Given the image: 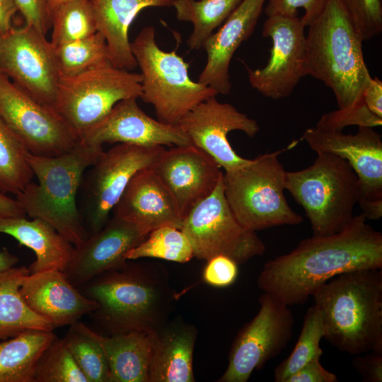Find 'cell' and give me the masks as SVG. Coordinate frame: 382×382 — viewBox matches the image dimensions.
I'll return each instance as SVG.
<instances>
[{
    "label": "cell",
    "mask_w": 382,
    "mask_h": 382,
    "mask_svg": "<svg viewBox=\"0 0 382 382\" xmlns=\"http://www.w3.org/2000/svg\"><path fill=\"white\" fill-rule=\"evenodd\" d=\"M361 213L340 232L302 240L289 253L268 260L260 289L290 306L306 303L328 281L342 273L382 268V234Z\"/></svg>",
    "instance_id": "1"
},
{
    "label": "cell",
    "mask_w": 382,
    "mask_h": 382,
    "mask_svg": "<svg viewBox=\"0 0 382 382\" xmlns=\"http://www.w3.org/2000/svg\"><path fill=\"white\" fill-rule=\"evenodd\" d=\"M77 288L97 303L89 316L106 335L132 330L156 332L168 321L178 296L163 265L131 260Z\"/></svg>",
    "instance_id": "2"
},
{
    "label": "cell",
    "mask_w": 382,
    "mask_h": 382,
    "mask_svg": "<svg viewBox=\"0 0 382 382\" xmlns=\"http://www.w3.org/2000/svg\"><path fill=\"white\" fill-rule=\"evenodd\" d=\"M312 296L329 343L352 355L382 353L381 269L340 274Z\"/></svg>",
    "instance_id": "3"
},
{
    "label": "cell",
    "mask_w": 382,
    "mask_h": 382,
    "mask_svg": "<svg viewBox=\"0 0 382 382\" xmlns=\"http://www.w3.org/2000/svg\"><path fill=\"white\" fill-rule=\"evenodd\" d=\"M103 151L101 146L78 141L70 151L57 156L27 152L38 183L31 181L16 199L26 215L45 221L74 247L89 236L77 207V193L86 170Z\"/></svg>",
    "instance_id": "4"
},
{
    "label": "cell",
    "mask_w": 382,
    "mask_h": 382,
    "mask_svg": "<svg viewBox=\"0 0 382 382\" xmlns=\"http://www.w3.org/2000/svg\"><path fill=\"white\" fill-rule=\"evenodd\" d=\"M308 27L306 75L332 90L339 108L354 105L371 75L364 62V40L338 0H328Z\"/></svg>",
    "instance_id": "5"
},
{
    "label": "cell",
    "mask_w": 382,
    "mask_h": 382,
    "mask_svg": "<svg viewBox=\"0 0 382 382\" xmlns=\"http://www.w3.org/2000/svg\"><path fill=\"white\" fill-rule=\"evenodd\" d=\"M308 167L286 172L285 190L300 204L313 236L341 231L353 218L359 197L358 177L344 158L326 152Z\"/></svg>",
    "instance_id": "6"
},
{
    "label": "cell",
    "mask_w": 382,
    "mask_h": 382,
    "mask_svg": "<svg viewBox=\"0 0 382 382\" xmlns=\"http://www.w3.org/2000/svg\"><path fill=\"white\" fill-rule=\"evenodd\" d=\"M286 149L259 155L238 169L223 173L226 200L246 229L301 224L303 217L289 205L285 195L286 170L278 156Z\"/></svg>",
    "instance_id": "7"
},
{
    "label": "cell",
    "mask_w": 382,
    "mask_h": 382,
    "mask_svg": "<svg viewBox=\"0 0 382 382\" xmlns=\"http://www.w3.org/2000/svg\"><path fill=\"white\" fill-rule=\"evenodd\" d=\"M155 37V28L146 26L131 42L142 76L140 98L154 106L159 121L178 125L186 113L218 93L192 81L188 74L189 63L175 50H162Z\"/></svg>",
    "instance_id": "8"
},
{
    "label": "cell",
    "mask_w": 382,
    "mask_h": 382,
    "mask_svg": "<svg viewBox=\"0 0 382 382\" xmlns=\"http://www.w3.org/2000/svg\"><path fill=\"white\" fill-rule=\"evenodd\" d=\"M142 76L103 64L81 74L60 77L54 110L81 141L119 101L140 98Z\"/></svg>",
    "instance_id": "9"
},
{
    "label": "cell",
    "mask_w": 382,
    "mask_h": 382,
    "mask_svg": "<svg viewBox=\"0 0 382 382\" xmlns=\"http://www.w3.org/2000/svg\"><path fill=\"white\" fill-rule=\"evenodd\" d=\"M180 230L199 260L222 255L241 265L266 250L256 232L244 228L233 213L225 197L223 175L214 191L184 218Z\"/></svg>",
    "instance_id": "10"
},
{
    "label": "cell",
    "mask_w": 382,
    "mask_h": 382,
    "mask_svg": "<svg viewBox=\"0 0 382 382\" xmlns=\"http://www.w3.org/2000/svg\"><path fill=\"white\" fill-rule=\"evenodd\" d=\"M165 150L162 146L117 144L103 151L83 176L85 220L89 236L109 219L127 185L139 171L154 166Z\"/></svg>",
    "instance_id": "11"
},
{
    "label": "cell",
    "mask_w": 382,
    "mask_h": 382,
    "mask_svg": "<svg viewBox=\"0 0 382 382\" xmlns=\"http://www.w3.org/2000/svg\"><path fill=\"white\" fill-rule=\"evenodd\" d=\"M256 316L238 332L228 364L219 382H246L279 355L291 340L295 318L289 306L267 293L259 299Z\"/></svg>",
    "instance_id": "12"
},
{
    "label": "cell",
    "mask_w": 382,
    "mask_h": 382,
    "mask_svg": "<svg viewBox=\"0 0 382 382\" xmlns=\"http://www.w3.org/2000/svg\"><path fill=\"white\" fill-rule=\"evenodd\" d=\"M0 72L32 98L54 108L60 74L54 47L45 35L25 24L0 35Z\"/></svg>",
    "instance_id": "13"
},
{
    "label": "cell",
    "mask_w": 382,
    "mask_h": 382,
    "mask_svg": "<svg viewBox=\"0 0 382 382\" xmlns=\"http://www.w3.org/2000/svg\"><path fill=\"white\" fill-rule=\"evenodd\" d=\"M301 139L311 149L345 159L359 180L357 203L367 220L382 216V141L373 127H359L354 134L315 127L303 132Z\"/></svg>",
    "instance_id": "14"
},
{
    "label": "cell",
    "mask_w": 382,
    "mask_h": 382,
    "mask_svg": "<svg viewBox=\"0 0 382 382\" xmlns=\"http://www.w3.org/2000/svg\"><path fill=\"white\" fill-rule=\"evenodd\" d=\"M0 117L34 155L59 156L78 142L52 108L32 98L1 72Z\"/></svg>",
    "instance_id": "15"
},
{
    "label": "cell",
    "mask_w": 382,
    "mask_h": 382,
    "mask_svg": "<svg viewBox=\"0 0 382 382\" xmlns=\"http://www.w3.org/2000/svg\"><path fill=\"white\" fill-rule=\"evenodd\" d=\"M305 27L298 16H267L262 36L271 39L270 56L261 69L246 66L253 88L278 100L290 96L301 79L307 76Z\"/></svg>",
    "instance_id": "16"
},
{
    "label": "cell",
    "mask_w": 382,
    "mask_h": 382,
    "mask_svg": "<svg viewBox=\"0 0 382 382\" xmlns=\"http://www.w3.org/2000/svg\"><path fill=\"white\" fill-rule=\"evenodd\" d=\"M198 147L225 171L238 169L250 159L236 154L227 135L238 130L253 137L260 130L256 120L238 111L230 103L219 102L212 96L186 113L178 125Z\"/></svg>",
    "instance_id": "17"
},
{
    "label": "cell",
    "mask_w": 382,
    "mask_h": 382,
    "mask_svg": "<svg viewBox=\"0 0 382 382\" xmlns=\"http://www.w3.org/2000/svg\"><path fill=\"white\" fill-rule=\"evenodd\" d=\"M221 168L194 145L165 149L151 168L172 196L183 219L214 191L223 175Z\"/></svg>",
    "instance_id": "18"
},
{
    "label": "cell",
    "mask_w": 382,
    "mask_h": 382,
    "mask_svg": "<svg viewBox=\"0 0 382 382\" xmlns=\"http://www.w3.org/2000/svg\"><path fill=\"white\" fill-rule=\"evenodd\" d=\"M136 98L122 100L79 142L101 146L104 143L140 146L192 145L177 125L166 124L146 114Z\"/></svg>",
    "instance_id": "19"
},
{
    "label": "cell",
    "mask_w": 382,
    "mask_h": 382,
    "mask_svg": "<svg viewBox=\"0 0 382 382\" xmlns=\"http://www.w3.org/2000/svg\"><path fill=\"white\" fill-rule=\"evenodd\" d=\"M146 237L132 224L112 216L102 228L75 247L64 273L77 287L105 271L123 265L127 261L126 253Z\"/></svg>",
    "instance_id": "20"
},
{
    "label": "cell",
    "mask_w": 382,
    "mask_h": 382,
    "mask_svg": "<svg viewBox=\"0 0 382 382\" xmlns=\"http://www.w3.org/2000/svg\"><path fill=\"white\" fill-rule=\"evenodd\" d=\"M20 292L28 306L54 329L70 325L89 315L97 303L71 284L64 272L50 270L29 273L21 279Z\"/></svg>",
    "instance_id": "21"
},
{
    "label": "cell",
    "mask_w": 382,
    "mask_h": 382,
    "mask_svg": "<svg viewBox=\"0 0 382 382\" xmlns=\"http://www.w3.org/2000/svg\"><path fill=\"white\" fill-rule=\"evenodd\" d=\"M266 0H243L223 24L205 42L207 62L198 82L218 94L231 93L229 66L241 43L253 33Z\"/></svg>",
    "instance_id": "22"
},
{
    "label": "cell",
    "mask_w": 382,
    "mask_h": 382,
    "mask_svg": "<svg viewBox=\"0 0 382 382\" xmlns=\"http://www.w3.org/2000/svg\"><path fill=\"white\" fill-rule=\"evenodd\" d=\"M112 214L134 225L144 236L164 226L180 229L183 221L174 199L151 168L134 175Z\"/></svg>",
    "instance_id": "23"
},
{
    "label": "cell",
    "mask_w": 382,
    "mask_h": 382,
    "mask_svg": "<svg viewBox=\"0 0 382 382\" xmlns=\"http://www.w3.org/2000/svg\"><path fill=\"white\" fill-rule=\"evenodd\" d=\"M197 329L178 318L155 332L149 382H194L193 352Z\"/></svg>",
    "instance_id": "24"
},
{
    "label": "cell",
    "mask_w": 382,
    "mask_h": 382,
    "mask_svg": "<svg viewBox=\"0 0 382 382\" xmlns=\"http://www.w3.org/2000/svg\"><path fill=\"white\" fill-rule=\"evenodd\" d=\"M97 32L105 40L110 63L132 71L137 64L131 50L129 29L141 11L172 6L175 0H91Z\"/></svg>",
    "instance_id": "25"
},
{
    "label": "cell",
    "mask_w": 382,
    "mask_h": 382,
    "mask_svg": "<svg viewBox=\"0 0 382 382\" xmlns=\"http://www.w3.org/2000/svg\"><path fill=\"white\" fill-rule=\"evenodd\" d=\"M31 219L0 216V233L12 236L33 251L36 258L28 267L30 273L50 270L64 272L75 247L45 221Z\"/></svg>",
    "instance_id": "26"
},
{
    "label": "cell",
    "mask_w": 382,
    "mask_h": 382,
    "mask_svg": "<svg viewBox=\"0 0 382 382\" xmlns=\"http://www.w3.org/2000/svg\"><path fill=\"white\" fill-rule=\"evenodd\" d=\"M110 367V382H149L155 332L132 330L106 335L93 330Z\"/></svg>",
    "instance_id": "27"
},
{
    "label": "cell",
    "mask_w": 382,
    "mask_h": 382,
    "mask_svg": "<svg viewBox=\"0 0 382 382\" xmlns=\"http://www.w3.org/2000/svg\"><path fill=\"white\" fill-rule=\"evenodd\" d=\"M29 273L25 266L0 272V340H7L27 330H54L28 306L21 294V279Z\"/></svg>",
    "instance_id": "28"
},
{
    "label": "cell",
    "mask_w": 382,
    "mask_h": 382,
    "mask_svg": "<svg viewBox=\"0 0 382 382\" xmlns=\"http://www.w3.org/2000/svg\"><path fill=\"white\" fill-rule=\"evenodd\" d=\"M53 331L27 330L0 342V382H33L37 361Z\"/></svg>",
    "instance_id": "29"
},
{
    "label": "cell",
    "mask_w": 382,
    "mask_h": 382,
    "mask_svg": "<svg viewBox=\"0 0 382 382\" xmlns=\"http://www.w3.org/2000/svg\"><path fill=\"white\" fill-rule=\"evenodd\" d=\"M243 0H175L173 6L180 21L190 22L193 30L187 44L190 50L203 48L205 42Z\"/></svg>",
    "instance_id": "30"
},
{
    "label": "cell",
    "mask_w": 382,
    "mask_h": 382,
    "mask_svg": "<svg viewBox=\"0 0 382 382\" xmlns=\"http://www.w3.org/2000/svg\"><path fill=\"white\" fill-rule=\"evenodd\" d=\"M62 339L88 382H110L108 359L93 329L78 320L69 325Z\"/></svg>",
    "instance_id": "31"
},
{
    "label": "cell",
    "mask_w": 382,
    "mask_h": 382,
    "mask_svg": "<svg viewBox=\"0 0 382 382\" xmlns=\"http://www.w3.org/2000/svg\"><path fill=\"white\" fill-rule=\"evenodd\" d=\"M27 149L0 117V191L17 195L34 176Z\"/></svg>",
    "instance_id": "32"
},
{
    "label": "cell",
    "mask_w": 382,
    "mask_h": 382,
    "mask_svg": "<svg viewBox=\"0 0 382 382\" xmlns=\"http://www.w3.org/2000/svg\"><path fill=\"white\" fill-rule=\"evenodd\" d=\"M51 44L54 47L79 40L97 33L91 0H70L51 14Z\"/></svg>",
    "instance_id": "33"
},
{
    "label": "cell",
    "mask_w": 382,
    "mask_h": 382,
    "mask_svg": "<svg viewBox=\"0 0 382 382\" xmlns=\"http://www.w3.org/2000/svg\"><path fill=\"white\" fill-rule=\"evenodd\" d=\"M193 257L192 247L184 233L169 226L154 229L125 255L127 260L156 258L178 263L187 262Z\"/></svg>",
    "instance_id": "34"
},
{
    "label": "cell",
    "mask_w": 382,
    "mask_h": 382,
    "mask_svg": "<svg viewBox=\"0 0 382 382\" xmlns=\"http://www.w3.org/2000/svg\"><path fill=\"white\" fill-rule=\"evenodd\" d=\"M54 52L60 77L75 76L110 62L105 40L98 32L54 47Z\"/></svg>",
    "instance_id": "35"
},
{
    "label": "cell",
    "mask_w": 382,
    "mask_h": 382,
    "mask_svg": "<svg viewBox=\"0 0 382 382\" xmlns=\"http://www.w3.org/2000/svg\"><path fill=\"white\" fill-rule=\"evenodd\" d=\"M323 337L320 314L313 305L304 316L303 326L291 354L274 369L276 382H286L287 378L314 357H320L323 350L320 342Z\"/></svg>",
    "instance_id": "36"
},
{
    "label": "cell",
    "mask_w": 382,
    "mask_h": 382,
    "mask_svg": "<svg viewBox=\"0 0 382 382\" xmlns=\"http://www.w3.org/2000/svg\"><path fill=\"white\" fill-rule=\"evenodd\" d=\"M33 382H88L63 339L57 336L41 354Z\"/></svg>",
    "instance_id": "37"
},
{
    "label": "cell",
    "mask_w": 382,
    "mask_h": 382,
    "mask_svg": "<svg viewBox=\"0 0 382 382\" xmlns=\"http://www.w3.org/2000/svg\"><path fill=\"white\" fill-rule=\"evenodd\" d=\"M364 40L382 31L381 0H338Z\"/></svg>",
    "instance_id": "38"
},
{
    "label": "cell",
    "mask_w": 382,
    "mask_h": 382,
    "mask_svg": "<svg viewBox=\"0 0 382 382\" xmlns=\"http://www.w3.org/2000/svg\"><path fill=\"white\" fill-rule=\"evenodd\" d=\"M382 125V117L372 112L361 98L354 105L325 113L316 127L328 131H342L349 125L375 127Z\"/></svg>",
    "instance_id": "39"
},
{
    "label": "cell",
    "mask_w": 382,
    "mask_h": 382,
    "mask_svg": "<svg viewBox=\"0 0 382 382\" xmlns=\"http://www.w3.org/2000/svg\"><path fill=\"white\" fill-rule=\"evenodd\" d=\"M328 0H267L265 12L267 16H280L294 18L298 9L303 8L304 15L301 18L308 27L322 12Z\"/></svg>",
    "instance_id": "40"
},
{
    "label": "cell",
    "mask_w": 382,
    "mask_h": 382,
    "mask_svg": "<svg viewBox=\"0 0 382 382\" xmlns=\"http://www.w3.org/2000/svg\"><path fill=\"white\" fill-rule=\"evenodd\" d=\"M238 264L231 258L219 255L207 260L202 272V279L207 284L215 287L231 285L238 274Z\"/></svg>",
    "instance_id": "41"
},
{
    "label": "cell",
    "mask_w": 382,
    "mask_h": 382,
    "mask_svg": "<svg viewBox=\"0 0 382 382\" xmlns=\"http://www.w3.org/2000/svg\"><path fill=\"white\" fill-rule=\"evenodd\" d=\"M25 24L43 35L52 28V19L45 0H14Z\"/></svg>",
    "instance_id": "42"
},
{
    "label": "cell",
    "mask_w": 382,
    "mask_h": 382,
    "mask_svg": "<svg viewBox=\"0 0 382 382\" xmlns=\"http://www.w3.org/2000/svg\"><path fill=\"white\" fill-rule=\"evenodd\" d=\"M354 356L352 366L362 376L364 381H382V353L369 352Z\"/></svg>",
    "instance_id": "43"
},
{
    "label": "cell",
    "mask_w": 382,
    "mask_h": 382,
    "mask_svg": "<svg viewBox=\"0 0 382 382\" xmlns=\"http://www.w3.org/2000/svg\"><path fill=\"white\" fill-rule=\"evenodd\" d=\"M316 357L291 375L286 382H337V376L326 370Z\"/></svg>",
    "instance_id": "44"
},
{
    "label": "cell",
    "mask_w": 382,
    "mask_h": 382,
    "mask_svg": "<svg viewBox=\"0 0 382 382\" xmlns=\"http://www.w3.org/2000/svg\"><path fill=\"white\" fill-rule=\"evenodd\" d=\"M361 96L369 109L382 117V81L370 75L363 88Z\"/></svg>",
    "instance_id": "45"
},
{
    "label": "cell",
    "mask_w": 382,
    "mask_h": 382,
    "mask_svg": "<svg viewBox=\"0 0 382 382\" xmlns=\"http://www.w3.org/2000/svg\"><path fill=\"white\" fill-rule=\"evenodd\" d=\"M18 11L14 0H0V35L12 28V19Z\"/></svg>",
    "instance_id": "46"
},
{
    "label": "cell",
    "mask_w": 382,
    "mask_h": 382,
    "mask_svg": "<svg viewBox=\"0 0 382 382\" xmlns=\"http://www.w3.org/2000/svg\"><path fill=\"white\" fill-rule=\"evenodd\" d=\"M0 216L18 217L25 216L26 214L16 199L9 197L0 192Z\"/></svg>",
    "instance_id": "47"
},
{
    "label": "cell",
    "mask_w": 382,
    "mask_h": 382,
    "mask_svg": "<svg viewBox=\"0 0 382 382\" xmlns=\"http://www.w3.org/2000/svg\"><path fill=\"white\" fill-rule=\"evenodd\" d=\"M18 257L10 253L6 248L0 251V272L7 270L18 262Z\"/></svg>",
    "instance_id": "48"
},
{
    "label": "cell",
    "mask_w": 382,
    "mask_h": 382,
    "mask_svg": "<svg viewBox=\"0 0 382 382\" xmlns=\"http://www.w3.org/2000/svg\"><path fill=\"white\" fill-rule=\"evenodd\" d=\"M47 9L51 16L52 13L62 4L70 0H45Z\"/></svg>",
    "instance_id": "49"
}]
</instances>
